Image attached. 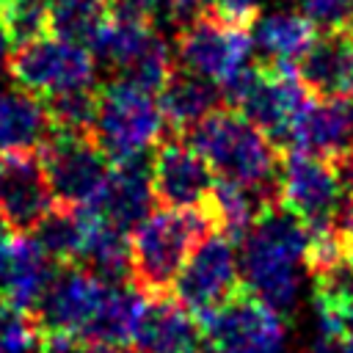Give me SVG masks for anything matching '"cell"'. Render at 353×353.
<instances>
[{
    "mask_svg": "<svg viewBox=\"0 0 353 353\" xmlns=\"http://www.w3.org/2000/svg\"><path fill=\"white\" fill-rule=\"evenodd\" d=\"M309 226L281 201L268 207L243 234L237 265L240 284L259 303L287 317L303 292Z\"/></svg>",
    "mask_w": 353,
    "mask_h": 353,
    "instance_id": "cell-1",
    "label": "cell"
},
{
    "mask_svg": "<svg viewBox=\"0 0 353 353\" xmlns=\"http://www.w3.org/2000/svg\"><path fill=\"white\" fill-rule=\"evenodd\" d=\"M182 138L207 160L215 179L259 190L270 201H279V149L243 113L218 108Z\"/></svg>",
    "mask_w": 353,
    "mask_h": 353,
    "instance_id": "cell-2",
    "label": "cell"
},
{
    "mask_svg": "<svg viewBox=\"0 0 353 353\" xmlns=\"http://www.w3.org/2000/svg\"><path fill=\"white\" fill-rule=\"evenodd\" d=\"M210 232L215 229L207 210H154L132 229L130 254L135 287L149 298L168 295L193 245Z\"/></svg>",
    "mask_w": 353,
    "mask_h": 353,
    "instance_id": "cell-3",
    "label": "cell"
},
{
    "mask_svg": "<svg viewBox=\"0 0 353 353\" xmlns=\"http://www.w3.org/2000/svg\"><path fill=\"white\" fill-rule=\"evenodd\" d=\"M165 132L157 94L113 77L97 91V116L91 138L110 163L149 154Z\"/></svg>",
    "mask_w": 353,
    "mask_h": 353,
    "instance_id": "cell-4",
    "label": "cell"
},
{
    "mask_svg": "<svg viewBox=\"0 0 353 353\" xmlns=\"http://www.w3.org/2000/svg\"><path fill=\"white\" fill-rule=\"evenodd\" d=\"M11 80L44 97L97 85V58L94 52L72 39L47 33L28 44H19L8 58Z\"/></svg>",
    "mask_w": 353,
    "mask_h": 353,
    "instance_id": "cell-5",
    "label": "cell"
},
{
    "mask_svg": "<svg viewBox=\"0 0 353 353\" xmlns=\"http://www.w3.org/2000/svg\"><path fill=\"white\" fill-rule=\"evenodd\" d=\"M251 55H254L251 28L229 25L210 11L182 25L176 33V50H174L176 66L215 83L218 88L243 69H248L254 63Z\"/></svg>",
    "mask_w": 353,
    "mask_h": 353,
    "instance_id": "cell-6",
    "label": "cell"
},
{
    "mask_svg": "<svg viewBox=\"0 0 353 353\" xmlns=\"http://www.w3.org/2000/svg\"><path fill=\"white\" fill-rule=\"evenodd\" d=\"M204 339L215 353H284V317L245 290L196 314Z\"/></svg>",
    "mask_w": 353,
    "mask_h": 353,
    "instance_id": "cell-7",
    "label": "cell"
},
{
    "mask_svg": "<svg viewBox=\"0 0 353 353\" xmlns=\"http://www.w3.org/2000/svg\"><path fill=\"white\" fill-rule=\"evenodd\" d=\"M47 182L58 204L94 207L108 176L110 160L88 132L55 130L39 149Z\"/></svg>",
    "mask_w": 353,
    "mask_h": 353,
    "instance_id": "cell-8",
    "label": "cell"
},
{
    "mask_svg": "<svg viewBox=\"0 0 353 353\" xmlns=\"http://www.w3.org/2000/svg\"><path fill=\"white\" fill-rule=\"evenodd\" d=\"M342 179L336 165L298 149L284 152L279 168V201L292 210L309 229L334 223L342 207Z\"/></svg>",
    "mask_w": 353,
    "mask_h": 353,
    "instance_id": "cell-9",
    "label": "cell"
},
{
    "mask_svg": "<svg viewBox=\"0 0 353 353\" xmlns=\"http://www.w3.org/2000/svg\"><path fill=\"white\" fill-rule=\"evenodd\" d=\"M240 265L234 243L218 232L204 234L174 281V298L193 314L212 309L240 292Z\"/></svg>",
    "mask_w": 353,
    "mask_h": 353,
    "instance_id": "cell-10",
    "label": "cell"
},
{
    "mask_svg": "<svg viewBox=\"0 0 353 353\" xmlns=\"http://www.w3.org/2000/svg\"><path fill=\"white\" fill-rule=\"evenodd\" d=\"M108 287L110 284L83 265H58L44 298L30 314L39 336H66L80 342V334L99 309Z\"/></svg>",
    "mask_w": 353,
    "mask_h": 353,
    "instance_id": "cell-11",
    "label": "cell"
},
{
    "mask_svg": "<svg viewBox=\"0 0 353 353\" xmlns=\"http://www.w3.org/2000/svg\"><path fill=\"white\" fill-rule=\"evenodd\" d=\"M152 188L154 199L168 210H204L215 174L182 135L171 132L152 152Z\"/></svg>",
    "mask_w": 353,
    "mask_h": 353,
    "instance_id": "cell-12",
    "label": "cell"
},
{
    "mask_svg": "<svg viewBox=\"0 0 353 353\" xmlns=\"http://www.w3.org/2000/svg\"><path fill=\"white\" fill-rule=\"evenodd\" d=\"M55 196L47 182L39 152L3 154L0 165V215L17 234H30L52 210Z\"/></svg>",
    "mask_w": 353,
    "mask_h": 353,
    "instance_id": "cell-13",
    "label": "cell"
},
{
    "mask_svg": "<svg viewBox=\"0 0 353 353\" xmlns=\"http://www.w3.org/2000/svg\"><path fill=\"white\" fill-rule=\"evenodd\" d=\"M290 149L339 160L353 152V94L314 97L303 108L287 141Z\"/></svg>",
    "mask_w": 353,
    "mask_h": 353,
    "instance_id": "cell-14",
    "label": "cell"
},
{
    "mask_svg": "<svg viewBox=\"0 0 353 353\" xmlns=\"http://www.w3.org/2000/svg\"><path fill=\"white\" fill-rule=\"evenodd\" d=\"M152 188V152L113 163L110 176L97 199V210L121 232H132L143 218L154 212Z\"/></svg>",
    "mask_w": 353,
    "mask_h": 353,
    "instance_id": "cell-15",
    "label": "cell"
},
{
    "mask_svg": "<svg viewBox=\"0 0 353 353\" xmlns=\"http://www.w3.org/2000/svg\"><path fill=\"white\" fill-rule=\"evenodd\" d=\"M204 339L196 314L171 295L149 298L132 345L141 353H190Z\"/></svg>",
    "mask_w": 353,
    "mask_h": 353,
    "instance_id": "cell-16",
    "label": "cell"
},
{
    "mask_svg": "<svg viewBox=\"0 0 353 353\" xmlns=\"http://www.w3.org/2000/svg\"><path fill=\"white\" fill-rule=\"evenodd\" d=\"M83 248L77 265L91 270L105 284L132 281V254L127 232L113 226L97 207H83Z\"/></svg>",
    "mask_w": 353,
    "mask_h": 353,
    "instance_id": "cell-17",
    "label": "cell"
},
{
    "mask_svg": "<svg viewBox=\"0 0 353 353\" xmlns=\"http://www.w3.org/2000/svg\"><path fill=\"white\" fill-rule=\"evenodd\" d=\"M55 132L39 94L19 85L0 91V154L39 152Z\"/></svg>",
    "mask_w": 353,
    "mask_h": 353,
    "instance_id": "cell-18",
    "label": "cell"
},
{
    "mask_svg": "<svg viewBox=\"0 0 353 353\" xmlns=\"http://www.w3.org/2000/svg\"><path fill=\"white\" fill-rule=\"evenodd\" d=\"M146 301H149V295H143L135 284H110L99 309L83 328L80 345H91V347L132 345Z\"/></svg>",
    "mask_w": 353,
    "mask_h": 353,
    "instance_id": "cell-19",
    "label": "cell"
},
{
    "mask_svg": "<svg viewBox=\"0 0 353 353\" xmlns=\"http://www.w3.org/2000/svg\"><path fill=\"white\" fill-rule=\"evenodd\" d=\"M314 25L301 11H276L256 17L251 25L254 50L262 55V66H292L298 69L301 58L317 41Z\"/></svg>",
    "mask_w": 353,
    "mask_h": 353,
    "instance_id": "cell-20",
    "label": "cell"
},
{
    "mask_svg": "<svg viewBox=\"0 0 353 353\" xmlns=\"http://www.w3.org/2000/svg\"><path fill=\"white\" fill-rule=\"evenodd\" d=\"M165 127L174 135H185L190 127H196L204 116H210L223 105L221 88L188 69H174V74L168 77V83L160 88L157 94Z\"/></svg>",
    "mask_w": 353,
    "mask_h": 353,
    "instance_id": "cell-21",
    "label": "cell"
},
{
    "mask_svg": "<svg viewBox=\"0 0 353 353\" xmlns=\"http://www.w3.org/2000/svg\"><path fill=\"white\" fill-rule=\"evenodd\" d=\"M55 270H58V265L41 251V245L30 234L14 232V268H11V279L6 284L3 298L11 301L17 309L33 314V309L44 298Z\"/></svg>",
    "mask_w": 353,
    "mask_h": 353,
    "instance_id": "cell-22",
    "label": "cell"
},
{
    "mask_svg": "<svg viewBox=\"0 0 353 353\" xmlns=\"http://www.w3.org/2000/svg\"><path fill=\"white\" fill-rule=\"evenodd\" d=\"M279 201H270L265 193L234 185V182H223L215 179V188L210 193L207 201V215L212 221V229L223 237H229L232 243H240L243 234L254 226V221Z\"/></svg>",
    "mask_w": 353,
    "mask_h": 353,
    "instance_id": "cell-23",
    "label": "cell"
},
{
    "mask_svg": "<svg viewBox=\"0 0 353 353\" xmlns=\"http://www.w3.org/2000/svg\"><path fill=\"white\" fill-rule=\"evenodd\" d=\"M157 36L154 25H143V22H127V19H116L108 17L97 33L88 39V50L94 52L97 63L108 66L116 77L124 74L135 58L152 44V39Z\"/></svg>",
    "mask_w": 353,
    "mask_h": 353,
    "instance_id": "cell-24",
    "label": "cell"
},
{
    "mask_svg": "<svg viewBox=\"0 0 353 353\" xmlns=\"http://www.w3.org/2000/svg\"><path fill=\"white\" fill-rule=\"evenodd\" d=\"M83 207L52 204V210L39 221L30 234L55 265H77L83 248Z\"/></svg>",
    "mask_w": 353,
    "mask_h": 353,
    "instance_id": "cell-25",
    "label": "cell"
},
{
    "mask_svg": "<svg viewBox=\"0 0 353 353\" xmlns=\"http://www.w3.org/2000/svg\"><path fill=\"white\" fill-rule=\"evenodd\" d=\"M110 0H47L50 6V33L88 44L97 28L108 19Z\"/></svg>",
    "mask_w": 353,
    "mask_h": 353,
    "instance_id": "cell-26",
    "label": "cell"
},
{
    "mask_svg": "<svg viewBox=\"0 0 353 353\" xmlns=\"http://www.w3.org/2000/svg\"><path fill=\"white\" fill-rule=\"evenodd\" d=\"M97 91H99L97 85H88V88H74V91L44 97L52 127L63 130V132H88L91 135V124L97 116Z\"/></svg>",
    "mask_w": 353,
    "mask_h": 353,
    "instance_id": "cell-27",
    "label": "cell"
},
{
    "mask_svg": "<svg viewBox=\"0 0 353 353\" xmlns=\"http://www.w3.org/2000/svg\"><path fill=\"white\" fill-rule=\"evenodd\" d=\"M0 22L11 36V44L19 47L50 33V6L47 0H11L0 11Z\"/></svg>",
    "mask_w": 353,
    "mask_h": 353,
    "instance_id": "cell-28",
    "label": "cell"
},
{
    "mask_svg": "<svg viewBox=\"0 0 353 353\" xmlns=\"http://www.w3.org/2000/svg\"><path fill=\"white\" fill-rule=\"evenodd\" d=\"M0 353H39V331L28 312L0 295Z\"/></svg>",
    "mask_w": 353,
    "mask_h": 353,
    "instance_id": "cell-29",
    "label": "cell"
},
{
    "mask_svg": "<svg viewBox=\"0 0 353 353\" xmlns=\"http://www.w3.org/2000/svg\"><path fill=\"white\" fill-rule=\"evenodd\" d=\"M301 14L317 33H347L353 28V0H301Z\"/></svg>",
    "mask_w": 353,
    "mask_h": 353,
    "instance_id": "cell-30",
    "label": "cell"
},
{
    "mask_svg": "<svg viewBox=\"0 0 353 353\" xmlns=\"http://www.w3.org/2000/svg\"><path fill=\"white\" fill-rule=\"evenodd\" d=\"M108 17L127 19V22H143V25L157 28V19L165 17V3L163 0H110Z\"/></svg>",
    "mask_w": 353,
    "mask_h": 353,
    "instance_id": "cell-31",
    "label": "cell"
},
{
    "mask_svg": "<svg viewBox=\"0 0 353 353\" xmlns=\"http://www.w3.org/2000/svg\"><path fill=\"white\" fill-rule=\"evenodd\" d=\"M210 14L229 25L251 28L259 14V0H210Z\"/></svg>",
    "mask_w": 353,
    "mask_h": 353,
    "instance_id": "cell-32",
    "label": "cell"
},
{
    "mask_svg": "<svg viewBox=\"0 0 353 353\" xmlns=\"http://www.w3.org/2000/svg\"><path fill=\"white\" fill-rule=\"evenodd\" d=\"M314 301L325 303L328 309H334V314L339 317L342 328H345V336H353V290H347L345 295L339 298H323V295H314Z\"/></svg>",
    "mask_w": 353,
    "mask_h": 353,
    "instance_id": "cell-33",
    "label": "cell"
},
{
    "mask_svg": "<svg viewBox=\"0 0 353 353\" xmlns=\"http://www.w3.org/2000/svg\"><path fill=\"white\" fill-rule=\"evenodd\" d=\"M11 268H14V232L0 234V295L6 292V284L11 279Z\"/></svg>",
    "mask_w": 353,
    "mask_h": 353,
    "instance_id": "cell-34",
    "label": "cell"
},
{
    "mask_svg": "<svg viewBox=\"0 0 353 353\" xmlns=\"http://www.w3.org/2000/svg\"><path fill=\"white\" fill-rule=\"evenodd\" d=\"M334 226L339 229V234L350 243L353 240V193L342 201V207H339V212H336V218H334Z\"/></svg>",
    "mask_w": 353,
    "mask_h": 353,
    "instance_id": "cell-35",
    "label": "cell"
},
{
    "mask_svg": "<svg viewBox=\"0 0 353 353\" xmlns=\"http://www.w3.org/2000/svg\"><path fill=\"white\" fill-rule=\"evenodd\" d=\"M8 58H11V36L0 22V72H8Z\"/></svg>",
    "mask_w": 353,
    "mask_h": 353,
    "instance_id": "cell-36",
    "label": "cell"
},
{
    "mask_svg": "<svg viewBox=\"0 0 353 353\" xmlns=\"http://www.w3.org/2000/svg\"><path fill=\"white\" fill-rule=\"evenodd\" d=\"M339 353H353V336H347V339L342 342V347H339Z\"/></svg>",
    "mask_w": 353,
    "mask_h": 353,
    "instance_id": "cell-37",
    "label": "cell"
},
{
    "mask_svg": "<svg viewBox=\"0 0 353 353\" xmlns=\"http://www.w3.org/2000/svg\"><path fill=\"white\" fill-rule=\"evenodd\" d=\"M8 232H11V229H8V223H6L3 215H0V234H8Z\"/></svg>",
    "mask_w": 353,
    "mask_h": 353,
    "instance_id": "cell-38",
    "label": "cell"
},
{
    "mask_svg": "<svg viewBox=\"0 0 353 353\" xmlns=\"http://www.w3.org/2000/svg\"><path fill=\"white\" fill-rule=\"evenodd\" d=\"M347 259H350V265H353V240L347 243Z\"/></svg>",
    "mask_w": 353,
    "mask_h": 353,
    "instance_id": "cell-39",
    "label": "cell"
},
{
    "mask_svg": "<svg viewBox=\"0 0 353 353\" xmlns=\"http://www.w3.org/2000/svg\"><path fill=\"white\" fill-rule=\"evenodd\" d=\"M8 3H11V0H0V11H3V8L8 6Z\"/></svg>",
    "mask_w": 353,
    "mask_h": 353,
    "instance_id": "cell-40",
    "label": "cell"
},
{
    "mask_svg": "<svg viewBox=\"0 0 353 353\" xmlns=\"http://www.w3.org/2000/svg\"><path fill=\"white\" fill-rule=\"evenodd\" d=\"M347 36H350V39H353V28H350V30H347Z\"/></svg>",
    "mask_w": 353,
    "mask_h": 353,
    "instance_id": "cell-41",
    "label": "cell"
},
{
    "mask_svg": "<svg viewBox=\"0 0 353 353\" xmlns=\"http://www.w3.org/2000/svg\"><path fill=\"white\" fill-rule=\"evenodd\" d=\"M0 165H3V157H0Z\"/></svg>",
    "mask_w": 353,
    "mask_h": 353,
    "instance_id": "cell-42",
    "label": "cell"
},
{
    "mask_svg": "<svg viewBox=\"0 0 353 353\" xmlns=\"http://www.w3.org/2000/svg\"><path fill=\"white\" fill-rule=\"evenodd\" d=\"M298 353H306V350H298Z\"/></svg>",
    "mask_w": 353,
    "mask_h": 353,
    "instance_id": "cell-43",
    "label": "cell"
}]
</instances>
